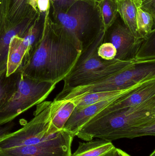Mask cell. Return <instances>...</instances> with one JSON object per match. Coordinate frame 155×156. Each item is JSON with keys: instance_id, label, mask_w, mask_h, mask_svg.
I'll use <instances>...</instances> for the list:
<instances>
[{"instance_id": "9a60e30c", "label": "cell", "mask_w": 155, "mask_h": 156, "mask_svg": "<svg viewBox=\"0 0 155 156\" xmlns=\"http://www.w3.org/2000/svg\"><path fill=\"white\" fill-rule=\"evenodd\" d=\"M35 10H38L37 0H7V24L21 22Z\"/></svg>"}, {"instance_id": "6da1fadb", "label": "cell", "mask_w": 155, "mask_h": 156, "mask_svg": "<svg viewBox=\"0 0 155 156\" xmlns=\"http://www.w3.org/2000/svg\"><path fill=\"white\" fill-rule=\"evenodd\" d=\"M48 12L42 40L26 65L18 69L27 77L57 84L75 66L83 45L50 20Z\"/></svg>"}, {"instance_id": "ffe728a7", "label": "cell", "mask_w": 155, "mask_h": 156, "mask_svg": "<svg viewBox=\"0 0 155 156\" xmlns=\"http://www.w3.org/2000/svg\"><path fill=\"white\" fill-rule=\"evenodd\" d=\"M97 7L101 22V29L107 32L115 22L117 13L116 0H98Z\"/></svg>"}, {"instance_id": "5b68a950", "label": "cell", "mask_w": 155, "mask_h": 156, "mask_svg": "<svg viewBox=\"0 0 155 156\" xmlns=\"http://www.w3.org/2000/svg\"><path fill=\"white\" fill-rule=\"evenodd\" d=\"M56 84L33 80L22 74L14 94L0 111V126L8 123L31 107L44 101Z\"/></svg>"}, {"instance_id": "3957f363", "label": "cell", "mask_w": 155, "mask_h": 156, "mask_svg": "<svg viewBox=\"0 0 155 156\" xmlns=\"http://www.w3.org/2000/svg\"><path fill=\"white\" fill-rule=\"evenodd\" d=\"M106 33L101 30L92 43L83 49L75 66L64 79L61 92L100 80L136 65L147 64L136 59L122 61L115 58L105 61L102 59L98 55L97 49L104 42Z\"/></svg>"}, {"instance_id": "52a82bcc", "label": "cell", "mask_w": 155, "mask_h": 156, "mask_svg": "<svg viewBox=\"0 0 155 156\" xmlns=\"http://www.w3.org/2000/svg\"><path fill=\"white\" fill-rule=\"evenodd\" d=\"M53 22L75 37L82 43L83 49L90 44L99 34L93 32L91 27L90 7L81 0L65 12L53 10Z\"/></svg>"}, {"instance_id": "d4e9b609", "label": "cell", "mask_w": 155, "mask_h": 156, "mask_svg": "<svg viewBox=\"0 0 155 156\" xmlns=\"http://www.w3.org/2000/svg\"><path fill=\"white\" fill-rule=\"evenodd\" d=\"M7 0H0V35L7 24Z\"/></svg>"}, {"instance_id": "30bf717a", "label": "cell", "mask_w": 155, "mask_h": 156, "mask_svg": "<svg viewBox=\"0 0 155 156\" xmlns=\"http://www.w3.org/2000/svg\"><path fill=\"white\" fill-rule=\"evenodd\" d=\"M40 14L39 10H34L21 22L6 25L0 35V75L6 70L8 50L12 39L16 36H23L34 23Z\"/></svg>"}, {"instance_id": "7402d4cb", "label": "cell", "mask_w": 155, "mask_h": 156, "mask_svg": "<svg viewBox=\"0 0 155 156\" xmlns=\"http://www.w3.org/2000/svg\"><path fill=\"white\" fill-rule=\"evenodd\" d=\"M155 16L138 7L136 13V25L139 37L145 38L155 32Z\"/></svg>"}, {"instance_id": "277c9868", "label": "cell", "mask_w": 155, "mask_h": 156, "mask_svg": "<svg viewBox=\"0 0 155 156\" xmlns=\"http://www.w3.org/2000/svg\"><path fill=\"white\" fill-rule=\"evenodd\" d=\"M152 79H155V63L140 64L100 80L60 92L54 101L72 100L88 94L123 90Z\"/></svg>"}, {"instance_id": "4316f807", "label": "cell", "mask_w": 155, "mask_h": 156, "mask_svg": "<svg viewBox=\"0 0 155 156\" xmlns=\"http://www.w3.org/2000/svg\"><path fill=\"white\" fill-rule=\"evenodd\" d=\"M50 0H37V7L40 12H44L49 10Z\"/></svg>"}, {"instance_id": "44dd1931", "label": "cell", "mask_w": 155, "mask_h": 156, "mask_svg": "<svg viewBox=\"0 0 155 156\" xmlns=\"http://www.w3.org/2000/svg\"><path fill=\"white\" fill-rule=\"evenodd\" d=\"M155 43L154 32L142 40L135 59L147 63H155Z\"/></svg>"}, {"instance_id": "d6986e66", "label": "cell", "mask_w": 155, "mask_h": 156, "mask_svg": "<svg viewBox=\"0 0 155 156\" xmlns=\"http://www.w3.org/2000/svg\"><path fill=\"white\" fill-rule=\"evenodd\" d=\"M24 47L21 36H16L12 39L7 56L6 76H10L19 69L25 55Z\"/></svg>"}, {"instance_id": "484cf974", "label": "cell", "mask_w": 155, "mask_h": 156, "mask_svg": "<svg viewBox=\"0 0 155 156\" xmlns=\"http://www.w3.org/2000/svg\"><path fill=\"white\" fill-rule=\"evenodd\" d=\"M140 8L155 16V0H140Z\"/></svg>"}, {"instance_id": "f546056e", "label": "cell", "mask_w": 155, "mask_h": 156, "mask_svg": "<svg viewBox=\"0 0 155 156\" xmlns=\"http://www.w3.org/2000/svg\"><path fill=\"white\" fill-rule=\"evenodd\" d=\"M149 156H155V150H154L153 151V153H152V154H150V155Z\"/></svg>"}, {"instance_id": "2e32d148", "label": "cell", "mask_w": 155, "mask_h": 156, "mask_svg": "<svg viewBox=\"0 0 155 156\" xmlns=\"http://www.w3.org/2000/svg\"><path fill=\"white\" fill-rule=\"evenodd\" d=\"M117 12L123 21L124 25L136 37H139L136 25L137 8H140V0H116Z\"/></svg>"}, {"instance_id": "83f0119b", "label": "cell", "mask_w": 155, "mask_h": 156, "mask_svg": "<svg viewBox=\"0 0 155 156\" xmlns=\"http://www.w3.org/2000/svg\"><path fill=\"white\" fill-rule=\"evenodd\" d=\"M104 156H131L119 148L115 147L110 152Z\"/></svg>"}, {"instance_id": "603a6c76", "label": "cell", "mask_w": 155, "mask_h": 156, "mask_svg": "<svg viewBox=\"0 0 155 156\" xmlns=\"http://www.w3.org/2000/svg\"><path fill=\"white\" fill-rule=\"evenodd\" d=\"M97 54L103 60L111 61L115 58L116 50L113 45L110 42H104L98 47Z\"/></svg>"}, {"instance_id": "5bb4252c", "label": "cell", "mask_w": 155, "mask_h": 156, "mask_svg": "<svg viewBox=\"0 0 155 156\" xmlns=\"http://www.w3.org/2000/svg\"><path fill=\"white\" fill-rule=\"evenodd\" d=\"M75 107L73 102L70 100H62L52 101L51 106V124L48 130L49 133H54L63 129Z\"/></svg>"}, {"instance_id": "ac0fdd59", "label": "cell", "mask_w": 155, "mask_h": 156, "mask_svg": "<svg viewBox=\"0 0 155 156\" xmlns=\"http://www.w3.org/2000/svg\"><path fill=\"white\" fill-rule=\"evenodd\" d=\"M21 75L22 73L19 69L10 76H6V70L0 75V111L14 94Z\"/></svg>"}, {"instance_id": "8fae6325", "label": "cell", "mask_w": 155, "mask_h": 156, "mask_svg": "<svg viewBox=\"0 0 155 156\" xmlns=\"http://www.w3.org/2000/svg\"><path fill=\"white\" fill-rule=\"evenodd\" d=\"M134 92L127 94L117 98L99 102L82 109L75 108L73 112L66 123L63 129L71 133L75 137L76 136L82 126L84 125L91 118L99 113L103 109L114 104L122 97Z\"/></svg>"}, {"instance_id": "ba28073f", "label": "cell", "mask_w": 155, "mask_h": 156, "mask_svg": "<svg viewBox=\"0 0 155 156\" xmlns=\"http://www.w3.org/2000/svg\"><path fill=\"white\" fill-rule=\"evenodd\" d=\"M74 137L63 129L38 144L0 151V156H71Z\"/></svg>"}, {"instance_id": "4dcf8cb0", "label": "cell", "mask_w": 155, "mask_h": 156, "mask_svg": "<svg viewBox=\"0 0 155 156\" xmlns=\"http://www.w3.org/2000/svg\"><path fill=\"white\" fill-rule=\"evenodd\" d=\"M96 1H98V0H96Z\"/></svg>"}, {"instance_id": "7a4b0ae2", "label": "cell", "mask_w": 155, "mask_h": 156, "mask_svg": "<svg viewBox=\"0 0 155 156\" xmlns=\"http://www.w3.org/2000/svg\"><path fill=\"white\" fill-rule=\"evenodd\" d=\"M155 135V97L141 104L91 119L76 136L85 141L96 138L112 142Z\"/></svg>"}, {"instance_id": "7c38bea8", "label": "cell", "mask_w": 155, "mask_h": 156, "mask_svg": "<svg viewBox=\"0 0 155 156\" xmlns=\"http://www.w3.org/2000/svg\"><path fill=\"white\" fill-rule=\"evenodd\" d=\"M154 80L155 79L144 80L136 84L123 90L88 94L82 97L76 98L70 101L73 102L75 105L76 108L82 109L99 102L121 97L125 94L136 91L137 90Z\"/></svg>"}, {"instance_id": "8992f818", "label": "cell", "mask_w": 155, "mask_h": 156, "mask_svg": "<svg viewBox=\"0 0 155 156\" xmlns=\"http://www.w3.org/2000/svg\"><path fill=\"white\" fill-rule=\"evenodd\" d=\"M52 102L45 101L37 105L34 117L29 122L17 131L0 137V151L35 144L50 138L55 133H48Z\"/></svg>"}, {"instance_id": "e0dca14e", "label": "cell", "mask_w": 155, "mask_h": 156, "mask_svg": "<svg viewBox=\"0 0 155 156\" xmlns=\"http://www.w3.org/2000/svg\"><path fill=\"white\" fill-rule=\"evenodd\" d=\"M79 143L76 151L71 156H104L115 147L112 142L97 139Z\"/></svg>"}, {"instance_id": "cb8c5ba5", "label": "cell", "mask_w": 155, "mask_h": 156, "mask_svg": "<svg viewBox=\"0 0 155 156\" xmlns=\"http://www.w3.org/2000/svg\"><path fill=\"white\" fill-rule=\"evenodd\" d=\"M79 0H50L54 11L65 12Z\"/></svg>"}, {"instance_id": "4fadbf2b", "label": "cell", "mask_w": 155, "mask_h": 156, "mask_svg": "<svg viewBox=\"0 0 155 156\" xmlns=\"http://www.w3.org/2000/svg\"><path fill=\"white\" fill-rule=\"evenodd\" d=\"M47 12L48 11L40 12L34 23L23 36L21 37V40L25 53L19 68L26 65L42 40Z\"/></svg>"}, {"instance_id": "f1b7e54d", "label": "cell", "mask_w": 155, "mask_h": 156, "mask_svg": "<svg viewBox=\"0 0 155 156\" xmlns=\"http://www.w3.org/2000/svg\"><path fill=\"white\" fill-rule=\"evenodd\" d=\"M13 126L14 124L13 123L10 122L5 126H0V137L9 133Z\"/></svg>"}, {"instance_id": "9c48e42d", "label": "cell", "mask_w": 155, "mask_h": 156, "mask_svg": "<svg viewBox=\"0 0 155 156\" xmlns=\"http://www.w3.org/2000/svg\"><path fill=\"white\" fill-rule=\"evenodd\" d=\"M143 39L136 38L125 26L118 24L111 31L108 42L116 49L115 59L126 61L135 59Z\"/></svg>"}]
</instances>
